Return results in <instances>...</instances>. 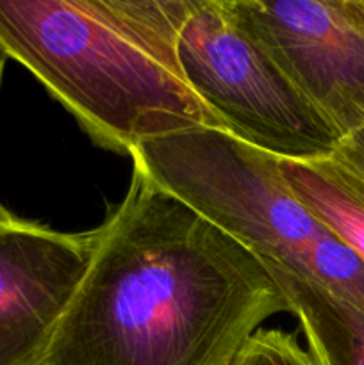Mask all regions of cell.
Listing matches in <instances>:
<instances>
[{
	"label": "cell",
	"mask_w": 364,
	"mask_h": 365,
	"mask_svg": "<svg viewBox=\"0 0 364 365\" xmlns=\"http://www.w3.org/2000/svg\"><path fill=\"white\" fill-rule=\"evenodd\" d=\"M341 141L364 125V0H231Z\"/></svg>",
	"instance_id": "obj_5"
},
{
	"label": "cell",
	"mask_w": 364,
	"mask_h": 365,
	"mask_svg": "<svg viewBox=\"0 0 364 365\" xmlns=\"http://www.w3.org/2000/svg\"><path fill=\"white\" fill-rule=\"evenodd\" d=\"M296 196L364 262V180L332 159L280 160Z\"/></svg>",
	"instance_id": "obj_8"
},
{
	"label": "cell",
	"mask_w": 364,
	"mask_h": 365,
	"mask_svg": "<svg viewBox=\"0 0 364 365\" xmlns=\"http://www.w3.org/2000/svg\"><path fill=\"white\" fill-rule=\"evenodd\" d=\"M231 365H316L291 334L257 330Z\"/></svg>",
	"instance_id": "obj_9"
},
{
	"label": "cell",
	"mask_w": 364,
	"mask_h": 365,
	"mask_svg": "<svg viewBox=\"0 0 364 365\" xmlns=\"http://www.w3.org/2000/svg\"><path fill=\"white\" fill-rule=\"evenodd\" d=\"M177 48L189 88L225 132L280 160L334 155L339 134L243 27L231 0H195Z\"/></svg>",
	"instance_id": "obj_4"
},
{
	"label": "cell",
	"mask_w": 364,
	"mask_h": 365,
	"mask_svg": "<svg viewBox=\"0 0 364 365\" xmlns=\"http://www.w3.org/2000/svg\"><path fill=\"white\" fill-rule=\"evenodd\" d=\"M131 159L266 267L316 282L364 312V262L293 192L280 159L214 127L150 139Z\"/></svg>",
	"instance_id": "obj_3"
},
{
	"label": "cell",
	"mask_w": 364,
	"mask_h": 365,
	"mask_svg": "<svg viewBox=\"0 0 364 365\" xmlns=\"http://www.w3.org/2000/svg\"><path fill=\"white\" fill-rule=\"evenodd\" d=\"M7 59H9V56H7L6 48L2 46V43H0V82H2V77H4V68H6V63ZM9 216H13V214L9 212V210L6 209L4 205H0V221L2 220H7Z\"/></svg>",
	"instance_id": "obj_11"
},
{
	"label": "cell",
	"mask_w": 364,
	"mask_h": 365,
	"mask_svg": "<svg viewBox=\"0 0 364 365\" xmlns=\"http://www.w3.org/2000/svg\"><path fill=\"white\" fill-rule=\"evenodd\" d=\"M91 234L41 365H231L264 321L291 312L252 252L136 168Z\"/></svg>",
	"instance_id": "obj_1"
},
{
	"label": "cell",
	"mask_w": 364,
	"mask_h": 365,
	"mask_svg": "<svg viewBox=\"0 0 364 365\" xmlns=\"http://www.w3.org/2000/svg\"><path fill=\"white\" fill-rule=\"evenodd\" d=\"M330 159L364 180V125L339 143Z\"/></svg>",
	"instance_id": "obj_10"
},
{
	"label": "cell",
	"mask_w": 364,
	"mask_h": 365,
	"mask_svg": "<svg viewBox=\"0 0 364 365\" xmlns=\"http://www.w3.org/2000/svg\"><path fill=\"white\" fill-rule=\"evenodd\" d=\"M193 6L195 0H0V43L95 145L131 155L150 139L221 128L178 61V34Z\"/></svg>",
	"instance_id": "obj_2"
},
{
	"label": "cell",
	"mask_w": 364,
	"mask_h": 365,
	"mask_svg": "<svg viewBox=\"0 0 364 365\" xmlns=\"http://www.w3.org/2000/svg\"><path fill=\"white\" fill-rule=\"evenodd\" d=\"M298 317L316 365H364V312L307 278L268 267Z\"/></svg>",
	"instance_id": "obj_7"
},
{
	"label": "cell",
	"mask_w": 364,
	"mask_h": 365,
	"mask_svg": "<svg viewBox=\"0 0 364 365\" xmlns=\"http://www.w3.org/2000/svg\"><path fill=\"white\" fill-rule=\"evenodd\" d=\"M93 234L0 221V365H41L91 259Z\"/></svg>",
	"instance_id": "obj_6"
}]
</instances>
